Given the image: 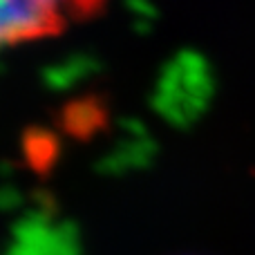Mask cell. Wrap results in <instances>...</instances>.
Listing matches in <instances>:
<instances>
[{
  "mask_svg": "<svg viewBox=\"0 0 255 255\" xmlns=\"http://www.w3.org/2000/svg\"><path fill=\"white\" fill-rule=\"evenodd\" d=\"M99 0H2L0 36L7 47L58 36L72 18L88 16Z\"/></svg>",
  "mask_w": 255,
  "mask_h": 255,
  "instance_id": "cell-1",
  "label": "cell"
},
{
  "mask_svg": "<svg viewBox=\"0 0 255 255\" xmlns=\"http://www.w3.org/2000/svg\"><path fill=\"white\" fill-rule=\"evenodd\" d=\"M25 154L29 159V166L34 168L36 172H45L47 168H52L54 163V143L49 139H43V136H36L34 141L25 145Z\"/></svg>",
  "mask_w": 255,
  "mask_h": 255,
  "instance_id": "cell-2",
  "label": "cell"
}]
</instances>
